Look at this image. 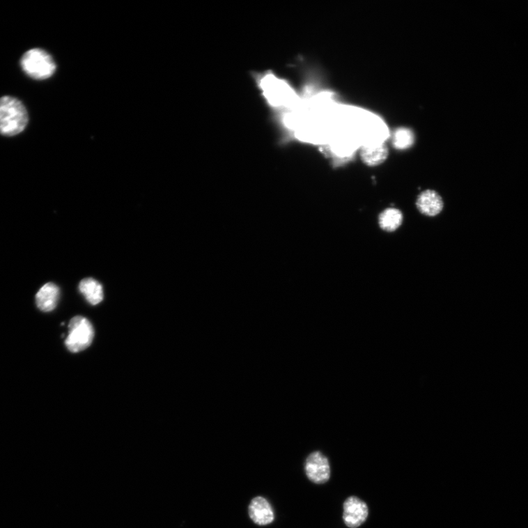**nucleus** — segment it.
Here are the masks:
<instances>
[{"label": "nucleus", "mask_w": 528, "mask_h": 528, "mask_svg": "<svg viewBox=\"0 0 528 528\" xmlns=\"http://www.w3.org/2000/svg\"><path fill=\"white\" fill-rule=\"evenodd\" d=\"M338 106L331 93H314L302 98L295 109L288 111L284 123L297 141L325 147Z\"/></svg>", "instance_id": "f257e3e1"}, {"label": "nucleus", "mask_w": 528, "mask_h": 528, "mask_svg": "<svg viewBox=\"0 0 528 528\" xmlns=\"http://www.w3.org/2000/svg\"><path fill=\"white\" fill-rule=\"evenodd\" d=\"M259 86L264 98L269 104L276 108L288 111L295 109L302 98L288 83L272 74L262 77Z\"/></svg>", "instance_id": "f03ea898"}, {"label": "nucleus", "mask_w": 528, "mask_h": 528, "mask_svg": "<svg viewBox=\"0 0 528 528\" xmlns=\"http://www.w3.org/2000/svg\"><path fill=\"white\" fill-rule=\"evenodd\" d=\"M29 121L27 111L19 100L11 96L0 98V134L17 135L25 130Z\"/></svg>", "instance_id": "7ed1b4c3"}, {"label": "nucleus", "mask_w": 528, "mask_h": 528, "mask_svg": "<svg viewBox=\"0 0 528 528\" xmlns=\"http://www.w3.org/2000/svg\"><path fill=\"white\" fill-rule=\"evenodd\" d=\"M21 66L26 75L37 80L47 79L56 71V64L51 55L41 49L25 52L21 59Z\"/></svg>", "instance_id": "20e7f679"}, {"label": "nucleus", "mask_w": 528, "mask_h": 528, "mask_svg": "<svg viewBox=\"0 0 528 528\" xmlns=\"http://www.w3.org/2000/svg\"><path fill=\"white\" fill-rule=\"evenodd\" d=\"M68 329L65 343L69 351L77 353L88 348L94 338V329L86 318L74 317L69 323Z\"/></svg>", "instance_id": "39448f33"}, {"label": "nucleus", "mask_w": 528, "mask_h": 528, "mask_svg": "<svg viewBox=\"0 0 528 528\" xmlns=\"http://www.w3.org/2000/svg\"><path fill=\"white\" fill-rule=\"evenodd\" d=\"M304 469L307 477L314 483H325L330 478L328 458L320 451L313 452L307 457Z\"/></svg>", "instance_id": "423d86ee"}, {"label": "nucleus", "mask_w": 528, "mask_h": 528, "mask_svg": "<svg viewBox=\"0 0 528 528\" xmlns=\"http://www.w3.org/2000/svg\"><path fill=\"white\" fill-rule=\"evenodd\" d=\"M368 516V508L366 503L357 497H350L343 504V520L350 528H357L364 524Z\"/></svg>", "instance_id": "0eeeda50"}, {"label": "nucleus", "mask_w": 528, "mask_h": 528, "mask_svg": "<svg viewBox=\"0 0 528 528\" xmlns=\"http://www.w3.org/2000/svg\"><path fill=\"white\" fill-rule=\"evenodd\" d=\"M250 519L260 526L271 524L274 520L273 508L268 500L263 497H256L251 500L248 507Z\"/></svg>", "instance_id": "6e6552de"}, {"label": "nucleus", "mask_w": 528, "mask_h": 528, "mask_svg": "<svg viewBox=\"0 0 528 528\" xmlns=\"http://www.w3.org/2000/svg\"><path fill=\"white\" fill-rule=\"evenodd\" d=\"M59 297V288L52 283H48L41 287L36 295L37 306L41 311L50 312L57 307Z\"/></svg>", "instance_id": "1a4fd4ad"}, {"label": "nucleus", "mask_w": 528, "mask_h": 528, "mask_svg": "<svg viewBox=\"0 0 528 528\" xmlns=\"http://www.w3.org/2000/svg\"><path fill=\"white\" fill-rule=\"evenodd\" d=\"M417 206L426 216L435 217L439 215L443 208V201L438 193L433 190H426L417 200Z\"/></svg>", "instance_id": "9d476101"}, {"label": "nucleus", "mask_w": 528, "mask_h": 528, "mask_svg": "<svg viewBox=\"0 0 528 528\" xmlns=\"http://www.w3.org/2000/svg\"><path fill=\"white\" fill-rule=\"evenodd\" d=\"M361 159L368 166H377L383 163L387 158L388 149L385 143L361 148Z\"/></svg>", "instance_id": "9b49d317"}, {"label": "nucleus", "mask_w": 528, "mask_h": 528, "mask_svg": "<svg viewBox=\"0 0 528 528\" xmlns=\"http://www.w3.org/2000/svg\"><path fill=\"white\" fill-rule=\"evenodd\" d=\"M79 289L81 294L93 305L100 304L104 299L102 286L93 279L82 280L79 284Z\"/></svg>", "instance_id": "f8f14e48"}, {"label": "nucleus", "mask_w": 528, "mask_h": 528, "mask_svg": "<svg viewBox=\"0 0 528 528\" xmlns=\"http://www.w3.org/2000/svg\"><path fill=\"white\" fill-rule=\"evenodd\" d=\"M403 222V215L396 208H387L380 216L379 224L381 228L387 232L398 229Z\"/></svg>", "instance_id": "ddd939ff"}, {"label": "nucleus", "mask_w": 528, "mask_h": 528, "mask_svg": "<svg viewBox=\"0 0 528 528\" xmlns=\"http://www.w3.org/2000/svg\"><path fill=\"white\" fill-rule=\"evenodd\" d=\"M414 141V134L407 129L398 130L393 137V144L398 150H405L410 148Z\"/></svg>", "instance_id": "4468645a"}]
</instances>
